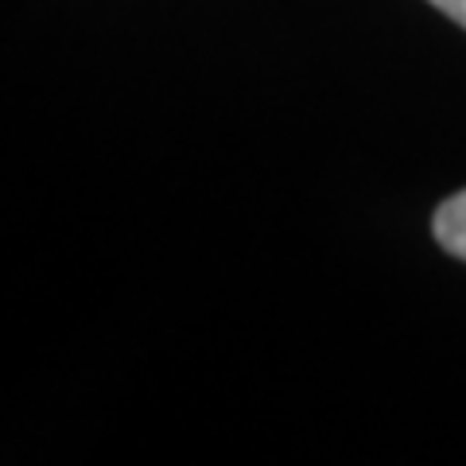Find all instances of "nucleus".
Segmentation results:
<instances>
[{
	"label": "nucleus",
	"mask_w": 466,
	"mask_h": 466,
	"mask_svg": "<svg viewBox=\"0 0 466 466\" xmlns=\"http://www.w3.org/2000/svg\"><path fill=\"white\" fill-rule=\"evenodd\" d=\"M431 229H435V241H440L451 257L466 260V191L440 202V210L431 218Z\"/></svg>",
	"instance_id": "obj_1"
},
{
	"label": "nucleus",
	"mask_w": 466,
	"mask_h": 466,
	"mask_svg": "<svg viewBox=\"0 0 466 466\" xmlns=\"http://www.w3.org/2000/svg\"><path fill=\"white\" fill-rule=\"evenodd\" d=\"M431 5L440 8L443 16H451L455 24H462V27H466V0H431Z\"/></svg>",
	"instance_id": "obj_2"
}]
</instances>
